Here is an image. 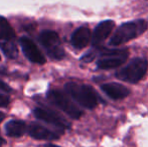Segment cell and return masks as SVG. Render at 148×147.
Returning <instances> with one entry per match:
<instances>
[{
    "label": "cell",
    "instance_id": "1",
    "mask_svg": "<svg viewBox=\"0 0 148 147\" xmlns=\"http://www.w3.org/2000/svg\"><path fill=\"white\" fill-rule=\"evenodd\" d=\"M147 29V22L143 19L134 20L121 24L113 34L109 41L111 46H118L123 43L128 42L131 39H134Z\"/></svg>",
    "mask_w": 148,
    "mask_h": 147
},
{
    "label": "cell",
    "instance_id": "2",
    "mask_svg": "<svg viewBox=\"0 0 148 147\" xmlns=\"http://www.w3.org/2000/svg\"><path fill=\"white\" fill-rule=\"evenodd\" d=\"M66 91L77 103L87 109H94L98 104V96L92 87L88 85L68 83L64 86Z\"/></svg>",
    "mask_w": 148,
    "mask_h": 147
},
{
    "label": "cell",
    "instance_id": "3",
    "mask_svg": "<svg viewBox=\"0 0 148 147\" xmlns=\"http://www.w3.org/2000/svg\"><path fill=\"white\" fill-rule=\"evenodd\" d=\"M148 70V62L143 57H136L128 65L116 73V77L121 81L128 83H138L145 76Z\"/></svg>",
    "mask_w": 148,
    "mask_h": 147
},
{
    "label": "cell",
    "instance_id": "4",
    "mask_svg": "<svg viewBox=\"0 0 148 147\" xmlns=\"http://www.w3.org/2000/svg\"><path fill=\"white\" fill-rule=\"evenodd\" d=\"M101 59L97 62V66L101 70H109L117 68L126 62L128 51L126 49H107L99 51Z\"/></svg>",
    "mask_w": 148,
    "mask_h": 147
},
{
    "label": "cell",
    "instance_id": "5",
    "mask_svg": "<svg viewBox=\"0 0 148 147\" xmlns=\"http://www.w3.org/2000/svg\"><path fill=\"white\" fill-rule=\"evenodd\" d=\"M47 99L49 101L60 108L62 111H64L66 114H68L73 119H80L83 115V112L79 107H77L70 99L66 97L62 92L58 90H51L47 93Z\"/></svg>",
    "mask_w": 148,
    "mask_h": 147
},
{
    "label": "cell",
    "instance_id": "6",
    "mask_svg": "<svg viewBox=\"0 0 148 147\" xmlns=\"http://www.w3.org/2000/svg\"><path fill=\"white\" fill-rule=\"evenodd\" d=\"M39 41L51 59H62L64 57V51L60 44V36L56 31L53 30L42 31L39 36Z\"/></svg>",
    "mask_w": 148,
    "mask_h": 147
},
{
    "label": "cell",
    "instance_id": "7",
    "mask_svg": "<svg viewBox=\"0 0 148 147\" xmlns=\"http://www.w3.org/2000/svg\"><path fill=\"white\" fill-rule=\"evenodd\" d=\"M33 114H34V116L38 120H41V121H45L49 124H51V125L60 128V130H64L66 128H70V124L66 122V120H64L62 116H60L59 114L49 110V109L35 108L34 111H33Z\"/></svg>",
    "mask_w": 148,
    "mask_h": 147
},
{
    "label": "cell",
    "instance_id": "8",
    "mask_svg": "<svg viewBox=\"0 0 148 147\" xmlns=\"http://www.w3.org/2000/svg\"><path fill=\"white\" fill-rule=\"evenodd\" d=\"M19 43L22 51H23V53L30 62L34 64H38V65H43L45 63V57H43L37 45L30 38L25 36L21 37L19 39Z\"/></svg>",
    "mask_w": 148,
    "mask_h": 147
},
{
    "label": "cell",
    "instance_id": "9",
    "mask_svg": "<svg viewBox=\"0 0 148 147\" xmlns=\"http://www.w3.org/2000/svg\"><path fill=\"white\" fill-rule=\"evenodd\" d=\"M115 25V22L112 21V20H105V21H102L96 26L95 30H94L93 34L91 36L92 43L93 45L97 46L100 43H102L108 36L111 34L112 30Z\"/></svg>",
    "mask_w": 148,
    "mask_h": 147
},
{
    "label": "cell",
    "instance_id": "10",
    "mask_svg": "<svg viewBox=\"0 0 148 147\" xmlns=\"http://www.w3.org/2000/svg\"><path fill=\"white\" fill-rule=\"evenodd\" d=\"M27 132L29 134V136H31L32 138L39 140H56L59 139L60 137L59 133L51 131V130L47 129V128L36 123L30 124L27 127Z\"/></svg>",
    "mask_w": 148,
    "mask_h": 147
},
{
    "label": "cell",
    "instance_id": "11",
    "mask_svg": "<svg viewBox=\"0 0 148 147\" xmlns=\"http://www.w3.org/2000/svg\"><path fill=\"white\" fill-rule=\"evenodd\" d=\"M101 89L108 97H110L113 100H121L124 99L130 94V91L128 88L124 87L123 85L118 83H108L101 86Z\"/></svg>",
    "mask_w": 148,
    "mask_h": 147
},
{
    "label": "cell",
    "instance_id": "12",
    "mask_svg": "<svg viewBox=\"0 0 148 147\" xmlns=\"http://www.w3.org/2000/svg\"><path fill=\"white\" fill-rule=\"evenodd\" d=\"M91 30L87 26H81L74 31L72 38H71V42L74 47L78 49H82L89 44L90 40H91Z\"/></svg>",
    "mask_w": 148,
    "mask_h": 147
},
{
    "label": "cell",
    "instance_id": "13",
    "mask_svg": "<svg viewBox=\"0 0 148 147\" xmlns=\"http://www.w3.org/2000/svg\"><path fill=\"white\" fill-rule=\"evenodd\" d=\"M27 131V125L20 120H11L5 125V132L9 137H21Z\"/></svg>",
    "mask_w": 148,
    "mask_h": 147
},
{
    "label": "cell",
    "instance_id": "14",
    "mask_svg": "<svg viewBox=\"0 0 148 147\" xmlns=\"http://www.w3.org/2000/svg\"><path fill=\"white\" fill-rule=\"evenodd\" d=\"M15 37V32L5 17L0 16V41L12 40Z\"/></svg>",
    "mask_w": 148,
    "mask_h": 147
},
{
    "label": "cell",
    "instance_id": "15",
    "mask_svg": "<svg viewBox=\"0 0 148 147\" xmlns=\"http://www.w3.org/2000/svg\"><path fill=\"white\" fill-rule=\"evenodd\" d=\"M0 47H1L4 55L9 59H15L18 55L17 46L12 40L0 41Z\"/></svg>",
    "mask_w": 148,
    "mask_h": 147
},
{
    "label": "cell",
    "instance_id": "16",
    "mask_svg": "<svg viewBox=\"0 0 148 147\" xmlns=\"http://www.w3.org/2000/svg\"><path fill=\"white\" fill-rule=\"evenodd\" d=\"M9 98L6 95H3L0 93V107H6L9 104Z\"/></svg>",
    "mask_w": 148,
    "mask_h": 147
},
{
    "label": "cell",
    "instance_id": "17",
    "mask_svg": "<svg viewBox=\"0 0 148 147\" xmlns=\"http://www.w3.org/2000/svg\"><path fill=\"white\" fill-rule=\"evenodd\" d=\"M0 90L6 91V92H10V91H11V88H10L7 84H5V83L2 82V81L0 80Z\"/></svg>",
    "mask_w": 148,
    "mask_h": 147
},
{
    "label": "cell",
    "instance_id": "18",
    "mask_svg": "<svg viewBox=\"0 0 148 147\" xmlns=\"http://www.w3.org/2000/svg\"><path fill=\"white\" fill-rule=\"evenodd\" d=\"M4 118H5V115H4V113H2V112H0V123H1V122L3 121Z\"/></svg>",
    "mask_w": 148,
    "mask_h": 147
},
{
    "label": "cell",
    "instance_id": "19",
    "mask_svg": "<svg viewBox=\"0 0 148 147\" xmlns=\"http://www.w3.org/2000/svg\"><path fill=\"white\" fill-rule=\"evenodd\" d=\"M45 147H60V146L55 145V144H47V145H45Z\"/></svg>",
    "mask_w": 148,
    "mask_h": 147
},
{
    "label": "cell",
    "instance_id": "20",
    "mask_svg": "<svg viewBox=\"0 0 148 147\" xmlns=\"http://www.w3.org/2000/svg\"><path fill=\"white\" fill-rule=\"evenodd\" d=\"M2 143H4V140H3V138L0 136V144H2Z\"/></svg>",
    "mask_w": 148,
    "mask_h": 147
},
{
    "label": "cell",
    "instance_id": "21",
    "mask_svg": "<svg viewBox=\"0 0 148 147\" xmlns=\"http://www.w3.org/2000/svg\"><path fill=\"white\" fill-rule=\"evenodd\" d=\"M0 59H1V57H0Z\"/></svg>",
    "mask_w": 148,
    "mask_h": 147
}]
</instances>
